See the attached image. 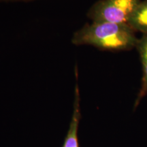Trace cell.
I'll return each instance as SVG.
<instances>
[{
    "mask_svg": "<svg viewBox=\"0 0 147 147\" xmlns=\"http://www.w3.org/2000/svg\"><path fill=\"white\" fill-rule=\"evenodd\" d=\"M37 0H0V2H29Z\"/></svg>",
    "mask_w": 147,
    "mask_h": 147,
    "instance_id": "cell-6",
    "label": "cell"
},
{
    "mask_svg": "<svg viewBox=\"0 0 147 147\" xmlns=\"http://www.w3.org/2000/svg\"><path fill=\"white\" fill-rule=\"evenodd\" d=\"M128 25L134 32L142 33L143 35L147 34V0L140 3L129 21Z\"/></svg>",
    "mask_w": 147,
    "mask_h": 147,
    "instance_id": "cell-5",
    "label": "cell"
},
{
    "mask_svg": "<svg viewBox=\"0 0 147 147\" xmlns=\"http://www.w3.org/2000/svg\"><path fill=\"white\" fill-rule=\"evenodd\" d=\"M75 76H76V85L74 90V101L73 113L71 117L69 127L66 135L62 147H80L78 140V129L81 118L80 113V90L78 84V71L77 65L75 67Z\"/></svg>",
    "mask_w": 147,
    "mask_h": 147,
    "instance_id": "cell-3",
    "label": "cell"
},
{
    "mask_svg": "<svg viewBox=\"0 0 147 147\" xmlns=\"http://www.w3.org/2000/svg\"><path fill=\"white\" fill-rule=\"evenodd\" d=\"M141 0H99L88 11L87 15L92 22H108L127 24Z\"/></svg>",
    "mask_w": 147,
    "mask_h": 147,
    "instance_id": "cell-2",
    "label": "cell"
},
{
    "mask_svg": "<svg viewBox=\"0 0 147 147\" xmlns=\"http://www.w3.org/2000/svg\"><path fill=\"white\" fill-rule=\"evenodd\" d=\"M136 48L140 56L142 64L143 76L141 88L135 102L134 108L137 107L143 97L147 95V34H144L140 39H138Z\"/></svg>",
    "mask_w": 147,
    "mask_h": 147,
    "instance_id": "cell-4",
    "label": "cell"
},
{
    "mask_svg": "<svg viewBox=\"0 0 147 147\" xmlns=\"http://www.w3.org/2000/svg\"><path fill=\"white\" fill-rule=\"evenodd\" d=\"M138 39L135 32L127 24L92 22L74 33L71 42L75 46H91L102 51L131 50Z\"/></svg>",
    "mask_w": 147,
    "mask_h": 147,
    "instance_id": "cell-1",
    "label": "cell"
}]
</instances>
